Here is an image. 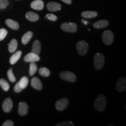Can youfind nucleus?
<instances>
[{"label": "nucleus", "mask_w": 126, "mask_h": 126, "mask_svg": "<svg viewBox=\"0 0 126 126\" xmlns=\"http://www.w3.org/2000/svg\"><path fill=\"white\" fill-rule=\"evenodd\" d=\"M94 108L97 111H103L106 105V98L103 94H100L96 97L94 102Z\"/></svg>", "instance_id": "1"}, {"label": "nucleus", "mask_w": 126, "mask_h": 126, "mask_svg": "<svg viewBox=\"0 0 126 126\" xmlns=\"http://www.w3.org/2000/svg\"><path fill=\"white\" fill-rule=\"evenodd\" d=\"M94 67L96 70H100L105 64V57L101 53H96L94 56Z\"/></svg>", "instance_id": "2"}, {"label": "nucleus", "mask_w": 126, "mask_h": 126, "mask_svg": "<svg viewBox=\"0 0 126 126\" xmlns=\"http://www.w3.org/2000/svg\"><path fill=\"white\" fill-rule=\"evenodd\" d=\"M77 50L79 54L85 56L88 51V44L86 41L81 40L77 44Z\"/></svg>", "instance_id": "3"}, {"label": "nucleus", "mask_w": 126, "mask_h": 126, "mask_svg": "<svg viewBox=\"0 0 126 126\" xmlns=\"http://www.w3.org/2000/svg\"><path fill=\"white\" fill-rule=\"evenodd\" d=\"M102 40L106 45H111L114 40V34L110 31H105L102 34Z\"/></svg>", "instance_id": "4"}, {"label": "nucleus", "mask_w": 126, "mask_h": 126, "mask_svg": "<svg viewBox=\"0 0 126 126\" xmlns=\"http://www.w3.org/2000/svg\"><path fill=\"white\" fill-rule=\"evenodd\" d=\"M61 29L66 32L75 33L77 31V25L75 23L65 22L61 24Z\"/></svg>", "instance_id": "5"}, {"label": "nucleus", "mask_w": 126, "mask_h": 126, "mask_svg": "<svg viewBox=\"0 0 126 126\" xmlns=\"http://www.w3.org/2000/svg\"><path fill=\"white\" fill-rule=\"evenodd\" d=\"M60 77L63 80L70 82H74L76 81L77 77L73 72L70 71H63L60 74Z\"/></svg>", "instance_id": "6"}, {"label": "nucleus", "mask_w": 126, "mask_h": 126, "mask_svg": "<svg viewBox=\"0 0 126 126\" xmlns=\"http://www.w3.org/2000/svg\"><path fill=\"white\" fill-rule=\"evenodd\" d=\"M23 60L26 63H36L40 61V58L38 54H35L33 52H31L24 57Z\"/></svg>", "instance_id": "7"}, {"label": "nucleus", "mask_w": 126, "mask_h": 126, "mask_svg": "<svg viewBox=\"0 0 126 126\" xmlns=\"http://www.w3.org/2000/svg\"><path fill=\"white\" fill-rule=\"evenodd\" d=\"M69 101L67 98H63L56 102V108L59 111H63L65 110L68 105Z\"/></svg>", "instance_id": "8"}, {"label": "nucleus", "mask_w": 126, "mask_h": 126, "mask_svg": "<svg viewBox=\"0 0 126 126\" xmlns=\"http://www.w3.org/2000/svg\"><path fill=\"white\" fill-rule=\"evenodd\" d=\"M116 89L120 92H125L126 89V77H122L118 79L116 84Z\"/></svg>", "instance_id": "9"}, {"label": "nucleus", "mask_w": 126, "mask_h": 126, "mask_svg": "<svg viewBox=\"0 0 126 126\" xmlns=\"http://www.w3.org/2000/svg\"><path fill=\"white\" fill-rule=\"evenodd\" d=\"M12 107H13V103H12V99L10 97H7L5 99L2 103V109L4 112H10L11 111Z\"/></svg>", "instance_id": "10"}, {"label": "nucleus", "mask_w": 126, "mask_h": 126, "mask_svg": "<svg viewBox=\"0 0 126 126\" xmlns=\"http://www.w3.org/2000/svg\"><path fill=\"white\" fill-rule=\"evenodd\" d=\"M28 104L26 102H21L19 103L18 105V113L20 116H23L27 114L28 112Z\"/></svg>", "instance_id": "11"}, {"label": "nucleus", "mask_w": 126, "mask_h": 126, "mask_svg": "<svg viewBox=\"0 0 126 126\" xmlns=\"http://www.w3.org/2000/svg\"><path fill=\"white\" fill-rule=\"evenodd\" d=\"M31 86L32 87L34 88L37 91L42 90L43 85L41 82L40 80L37 77H33L31 79Z\"/></svg>", "instance_id": "12"}, {"label": "nucleus", "mask_w": 126, "mask_h": 126, "mask_svg": "<svg viewBox=\"0 0 126 126\" xmlns=\"http://www.w3.org/2000/svg\"><path fill=\"white\" fill-rule=\"evenodd\" d=\"M47 8L51 12H56L60 11L61 8V5L54 2H50L47 4Z\"/></svg>", "instance_id": "13"}, {"label": "nucleus", "mask_w": 126, "mask_h": 126, "mask_svg": "<svg viewBox=\"0 0 126 126\" xmlns=\"http://www.w3.org/2000/svg\"><path fill=\"white\" fill-rule=\"evenodd\" d=\"M31 7L32 8L35 10H42L44 8V2L42 0H34L32 2Z\"/></svg>", "instance_id": "14"}, {"label": "nucleus", "mask_w": 126, "mask_h": 126, "mask_svg": "<svg viewBox=\"0 0 126 126\" xmlns=\"http://www.w3.org/2000/svg\"><path fill=\"white\" fill-rule=\"evenodd\" d=\"M94 27L95 29H103L109 25V22L107 20H100L94 23Z\"/></svg>", "instance_id": "15"}, {"label": "nucleus", "mask_w": 126, "mask_h": 126, "mask_svg": "<svg viewBox=\"0 0 126 126\" xmlns=\"http://www.w3.org/2000/svg\"><path fill=\"white\" fill-rule=\"evenodd\" d=\"M5 23L9 28H10L12 30H15V31L18 30L19 28V23L16 21H15L11 19H7L5 20Z\"/></svg>", "instance_id": "16"}, {"label": "nucleus", "mask_w": 126, "mask_h": 126, "mask_svg": "<svg viewBox=\"0 0 126 126\" xmlns=\"http://www.w3.org/2000/svg\"><path fill=\"white\" fill-rule=\"evenodd\" d=\"M41 51V43L40 41L36 40L34 41L32 45V52H33L36 54H39Z\"/></svg>", "instance_id": "17"}, {"label": "nucleus", "mask_w": 126, "mask_h": 126, "mask_svg": "<svg viewBox=\"0 0 126 126\" xmlns=\"http://www.w3.org/2000/svg\"><path fill=\"white\" fill-rule=\"evenodd\" d=\"M26 18L28 20L31 22H36L39 19V16L38 14H37L35 12H28L26 14Z\"/></svg>", "instance_id": "18"}, {"label": "nucleus", "mask_w": 126, "mask_h": 126, "mask_svg": "<svg viewBox=\"0 0 126 126\" xmlns=\"http://www.w3.org/2000/svg\"><path fill=\"white\" fill-rule=\"evenodd\" d=\"M21 55L22 51H20V50L15 52L10 57V59H9V63H10V64H12V65L15 64L19 60L20 57H21Z\"/></svg>", "instance_id": "19"}, {"label": "nucleus", "mask_w": 126, "mask_h": 126, "mask_svg": "<svg viewBox=\"0 0 126 126\" xmlns=\"http://www.w3.org/2000/svg\"><path fill=\"white\" fill-rule=\"evenodd\" d=\"M32 36L33 32L31 31H28L26 33L23 34L22 37V43L23 45H26V44L29 43Z\"/></svg>", "instance_id": "20"}, {"label": "nucleus", "mask_w": 126, "mask_h": 126, "mask_svg": "<svg viewBox=\"0 0 126 126\" xmlns=\"http://www.w3.org/2000/svg\"><path fill=\"white\" fill-rule=\"evenodd\" d=\"M81 16L83 18L91 19L96 17L97 16V13L96 11H86L83 12L81 14Z\"/></svg>", "instance_id": "21"}, {"label": "nucleus", "mask_w": 126, "mask_h": 126, "mask_svg": "<svg viewBox=\"0 0 126 126\" xmlns=\"http://www.w3.org/2000/svg\"><path fill=\"white\" fill-rule=\"evenodd\" d=\"M18 47V42L15 39H12L8 44V50L11 53H13L16 51Z\"/></svg>", "instance_id": "22"}, {"label": "nucleus", "mask_w": 126, "mask_h": 126, "mask_svg": "<svg viewBox=\"0 0 126 126\" xmlns=\"http://www.w3.org/2000/svg\"><path fill=\"white\" fill-rule=\"evenodd\" d=\"M18 83L20 88L23 90L27 87L28 83H29V79L26 77H23Z\"/></svg>", "instance_id": "23"}, {"label": "nucleus", "mask_w": 126, "mask_h": 126, "mask_svg": "<svg viewBox=\"0 0 126 126\" xmlns=\"http://www.w3.org/2000/svg\"><path fill=\"white\" fill-rule=\"evenodd\" d=\"M0 86L4 91H8L9 89V84L8 82L4 79H0Z\"/></svg>", "instance_id": "24"}, {"label": "nucleus", "mask_w": 126, "mask_h": 126, "mask_svg": "<svg viewBox=\"0 0 126 126\" xmlns=\"http://www.w3.org/2000/svg\"><path fill=\"white\" fill-rule=\"evenodd\" d=\"M39 74L42 77H48L50 75V71L47 68L42 67L39 70Z\"/></svg>", "instance_id": "25"}, {"label": "nucleus", "mask_w": 126, "mask_h": 126, "mask_svg": "<svg viewBox=\"0 0 126 126\" xmlns=\"http://www.w3.org/2000/svg\"><path fill=\"white\" fill-rule=\"evenodd\" d=\"M37 70V65L34 62L31 63L29 68V75L31 76H33L36 73Z\"/></svg>", "instance_id": "26"}, {"label": "nucleus", "mask_w": 126, "mask_h": 126, "mask_svg": "<svg viewBox=\"0 0 126 126\" xmlns=\"http://www.w3.org/2000/svg\"><path fill=\"white\" fill-rule=\"evenodd\" d=\"M7 75L8 78L9 80L11 82H15L16 81V78L13 73V71H12V68H10L9 70L7 71Z\"/></svg>", "instance_id": "27"}, {"label": "nucleus", "mask_w": 126, "mask_h": 126, "mask_svg": "<svg viewBox=\"0 0 126 126\" xmlns=\"http://www.w3.org/2000/svg\"><path fill=\"white\" fill-rule=\"evenodd\" d=\"M8 34V31L4 28L0 29V41H2L5 38Z\"/></svg>", "instance_id": "28"}, {"label": "nucleus", "mask_w": 126, "mask_h": 126, "mask_svg": "<svg viewBox=\"0 0 126 126\" xmlns=\"http://www.w3.org/2000/svg\"><path fill=\"white\" fill-rule=\"evenodd\" d=\"M9 5L8 0H0V9H4L7 7Z\"/></svg>", "instance_id": "29"}, {"label": "nucleus", "mask_w": 126, "mask_h": 126, "mask_svg": "<svg viewBox=\"0 0 126 126\" xmlns=\"http://www.w3.org/2000/svg\"><path fill=\"white\" fill-rule=\"evenodd\" d=\"M48 19V20H51V21H56L57 20V17L56 15H54L53 14H47L46 15V18Z\"/></svg>", "instance_id": "30"}, {"label": "nucleus", "mask_w": 126, "mask_h": 126, "mask_svg": "<svg viewBox=\"0 0 126 126\" xmlns=\"http://www.w3.org/2000/svg\"><path fill=\"white\" fill-rule=\"evenodd\" d=\"M74 126V124L72 122H62V123H58L57 124H56V126Z\"/></svg>", "instance_id": "31"}, {"label": "nucleus", "mask_w": 126, "mask_h": 126, "mask_svg": "<svg viewBox=\"0 0 126 126\" xmlns=\"http://www.w3.org/2000/svg\"><path fill=\"white\" fill-rule=\"evenodd\" d=\"M14 91H15V92H16V93H19V92H21L22 91V89L21 88H20L19 85V84H18V82H17L15 84V86H14Z\"/></svg>", "instance_id": "32"}, {"label": "nucleus", "mask_w": 126, "mask_h": 126, "mask_svg": "<svg viewBox=\"0 0 126 126\" xmlns=\"http://www.w3.org/2000/svg\"><path fill=\"white\" fill-rule=\"evenodd\" d=\"M14 122L11 120H7L2 124V126H13Z\"/></svg>", "instance_id": "33"}, {"label": "nucleus", "mask_w": 126, "mask_h": 126, "mask_svg": "<svg viewBox=\"0 0 126 126\" xmlns=\"http://www.w3.org/2000/svg\"><path fill=\"white\" fill-rule=\"evenodd\" d=\"M61 1L67 4H71L72 3V0H61Z\"/></svg>", "instance_id": "34"}, {"label": "nucleus", "mask_w": 126, "mask_h": 126, "mask_svg": "<svg viewBox=\"0 0 126 126\" xmlns=\"http://www.w3.org/2000/svg\"><path fill=\"white\" fill-rule=\"evenodd\" d=\"M82 22L84 23L85 25H87L88 24V21H86V20H84L83 19L82 20Z\"/></svg>", "instance_id": "35"}]
</instances>
